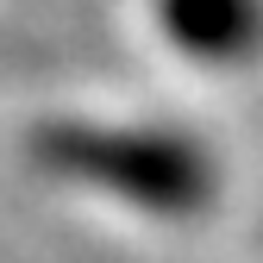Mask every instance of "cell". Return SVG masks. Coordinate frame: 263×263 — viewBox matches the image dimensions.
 I'll return each instance as SVG.
<instances>
[{
    "label": "cell",
    "instance_id": "cell-2",
    "mask_svg": "<svg viewBox=\"0 0 263 263\" xmlns=\"http://www.w3.org/2000/svg\"><path fill=\"white\" fill-rule=\"evenodd\" d=\"M163 31L207 63H232L263 44V0H163Z\"/></svg>",
    "mask_w": 263,
    "mask_h": 263
},
{
    "label": "cell",
    "instance_id": "cell-1",
    "mask_svg": "<svg viewBox=\"0 0 263 263\" xmlns=\"http://www.w3.org/2000/svg\"><path fill=\"white\" fill-rule=\"evenodd\" d=\"M44 170L57 176H76L119 194V201H138L151 213H194L207 207L213 194V170L207 157L182 144V138H163V132H119V125H44L38 144Z\"/></svg>",
    "mask_w": 263,
    "mask_h": 263
}]
</instances>
